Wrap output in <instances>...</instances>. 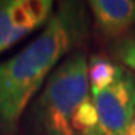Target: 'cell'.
Returning a JSON list of instances; mask_svg holds the SVG:
<instances>
[{
    "label": "cell",
    "mask_w": 135,
    "mask_h": 135,
    "mask_svg": "<svg viewBox=\"0 0 135 135\" xmlns=\"http://www.w3.org/2000/svg\"><path fill=\"white\" fill-rule=\"evenodd\" d=\"M119 59L135 72V41H125L117 48Z\"/></svg>",
    "instance_id": "52a82bcc"
},
{
    "label": "cell",
    "mask_w": 135,
    "mask_h": 135,
    "mask_svg": "<svg viewBox=\"0 0 135 135\" xmlns=\"http://www.w3.org/2000/svg\"><path fill=\"white\" fill-rule=\"evenodd\" d=\"M83 6L63 3L42 32L11 59L0 62V132L14 135L20 119L57 63L81 41Z\"/></svg>",
    "instance_id": "6da1fadb"
},
{
    "label": "cell",
    "mask_w": 135,
    "mask_h": 135,
    "mask_svg": "<svg viewBox=\"0 0 135 135\" xmlns=\"http://www.w3.org/2000/svg\"><path fill=\"white\" fill-rule=\"evenodd\" d=\"M125 135H135V116L132 119V122H131V125H129V128H128Z\"/></svg>",
    "instance_id": "ba28073f"
},
{
    "label": "cell",
    "mask_w": 135,
    "mask_h": 135,
    "mask_svg": "<svg viewBox=\"0 0 135 135\" xmlns=\"http://www.w3.org/2000/svg\"><path fill=\"white\" fill-rule=\"evenodd\" d=\"M87 66L86 53L77 50L48 77L35 108L42 135H104Z\"/></svg>",
    "instance_id": "7a4b0ae2"
},
{
    "label": "cell",
    "mask_w": 135,
    "mask_h": 135,
    "mask_svg": "<svg viewBox=\"0 0 135 135\" xmlns=\"http://www.w3.org/2000/svg\"><path fill=\"white\" fill-rule=\"evenodd\" d=\"M53 5L51 0H0V54L47 24Z\"/></svg>",
    "instance_id": "277c9868"
},
{
    "label": "cell",
    "mask_w": 135,
    "mask_h": 135,
    "mask_svg": "<svg viewBox=\"0 0 135 135\" xmlns=\"http://www.w3.org/2000/svg\"><path fill=\"white\" fill-rule=\"evenodd\" d=\"M98 29L108 38H116L135 26V0H90Z\"/></svg>",
    "instance_id": "5b68a950"
},
{
    "label": "cell",
    "mask_w": 135,
    "mask_h": 135,
    "mask_svg": "<svg viewBox=\"0 0 135 135\" xmlns=\"http://www.w3.org/2000/svg\"><path fill=\"white\" fill-rule=\"evenodd\" d=\"M123 72V68L117 66L116 63L101 56H92L89 59L87 66V77H89V86L90 93H99L110 87Z\"/></svg>",
    "instance_id": "8992f818"
},
{
    "label": "cell",
    "mask_w": 135,
    "mask_h": 135,
    "mask_svg": "<svg viewBox=\"0 0 135 135\" xmlns=\"http://www.w3.org/2000/svg\"><path fill=\"white\" fill-rule=\"evenodd\" d=\"M92 96L104 135H125L135 116L134 75L123 69L110 87Z\"/></svg>",
    "instance_id": "3957f363"
}]
</instances>
